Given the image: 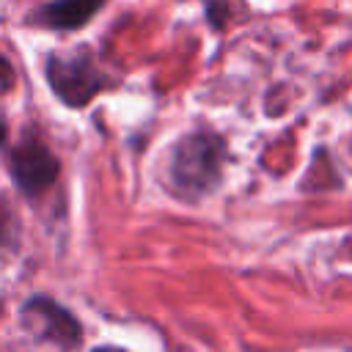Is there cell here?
<instances>
[{
    "mask_svg": "<svg viewBox=\"0 0 352 352\" xmlns=\"http://www.w3.org/2000/svg\"><path fill=\"white\" fill-rule=\"evenodd\" d=\"M8 143V121H6V116L0 113V148Z\"/></svg>",
    "mask_w": 352,
    "mask_h": 352,
    "instance_id": "ba28073f",
    "label": "cell"
},
{
    "mask_svg": "<svg viewBox=\"0 0 352 352\" xmlns=\"http://www.w3.org/2000/svg\"><path fill=\"white\" fill-rule=\"evenodd\" d=\"M44 80L52 96L72 110L88 107L102 91L113 85L110 74L96 63L88 44L72 50H50L44 58Z\"/></svg>",
    "mask_w": 352,
    "mask_h": 352,
    "instance_id": "7a4b0ae2",
    "label": "cell"
},
{
    "mask_svg": "<svg viewBox=\"0 0 352 352\" xmlns=\"http://www.w3.org/2000/svg\"><path fill=\"white\" fill-rule=\"evenodd\" d=\"M102 6L104 0H50L33 11L30 22L55 33H72L88 25L102 11Z\"/></svg>",
    "mask_w": 352,
    "mask_h": 352,
    "instance_id": "5b68a950",
    "label": "cell"
},
{
    "mask_svg": "<svg viewBox=\"0 0 352 352\" xmlns=\"http://www.w3.org/2000/svg\"><path fill=\"white\" fill-rule=\"evenodd\" d=\"M8 173L14 187L28 198L38 201L60 176V160L47 146L44 138L25 132L19 143L8 151Z\"/></svg>",
    "mask_w": 352,
    "mask_h": 352,
    "instance_id": "277c9868",
    "label": "cell"
},
{
    "mask_svg": "<svg viewBox=\"0 0 352 352\" xmlns=\"http://www.w3.org/2000/svg\"><path fill=\"white\" fill-rule=\"evenodd\" d=\"M16 236H19L16 214H14L11 204H8L6 198H0V250L16 248Z\"/></svg>",
    "mask_w": 352,
    "mask_h": 352,
    "instance_id": "8992f818",
    "label": "cell"
},
{
    "mask_svg": "<svg viewBox=\"0 0 352 352\" xmlns=\"http://www.w3.org/2000/svg\"><path fill=\"white\" fill-rule=\"evenodd\" d=\"M19 324L36 344L58 352H72L82 344L80 319L50 294H30L19 305Z\"/></svg>",
    "mask_w": 352,
    "mask_h": 352,
    "instance_id": "3957f363",
    "label": "cell"
},
{
    "mask_svg": "<svg viewBox=\"0 0 352 352\" xmlns=\"http://www.w3.org/2000/svg\"><path fill=\"white\" fill-rule=\"evenodd\" d=\"M228 165V143L220 132L209 126H195L184 132L168 151L165 179L176 198L198 204L217 192Z\"/></svg>",
    "mask_w": 352,
    "mask_h": 352,
    "instance_id": "6da1fadb",
    "label": "cell"
},
{
    "mask_svg": "<svg viewBox=\"0 0 352 352\" xmlns=\"http://www.w3.org/2000/svg\"><path fill=\"white\" fill-rule=\"evenodd\" d=\"M14 82H16V72H14V63L3 55V50H0V94H8L11 88H14Z\"/></svg>",
    "mask_w": 352,
    "mask_h": 352,
    "instance_id": "52a82bcc",
    "label": "cell"
},
{
    "mask_svg": "<svg viewBox=\"0 0 352 352\" xmlns=\"http://www.w3.org/2000/svg\"><path fill=\"white\" fill-rule=\"evenodd\" d=\"M91 352H124V349H118V346H94Z\"/></svg>",
    "mask_w": 352,
    "mask_h": 352,
    "instance_id": "9c48e42d",
    "label": "cell"
}]
</instances>
